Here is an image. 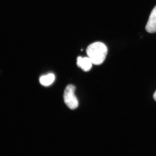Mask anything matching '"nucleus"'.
Listing matches in <instances>:
<instances>
[{
    "label": "nucleus",
    "instance_id": "nucleus-1",
    "mask_svg": "<svg viewBox=\"0 0 156 156\" xmlns=\"http://www.w3.org/2000/svg\"><path fill=\"white\" fill-rule=\"evenodd\" d=\"M108 53L106 45L100 42H95L88 46L87 53L93 64L99 65L105 60Z\"/></svg>",
    "mask_w": 156,
    "mask_h": 156
},
{
    "label": "nucleus",
    "instance_id": "nucleus-2",
    "mask_svg": "<svg viewBox=\"0 0 156 156\" xmlns=\"http://www.w3.org/2000/svg\"><path fill=\"white\" fill-rule=\"evenodd\" d=\"M76 87L73 85H69L66 88L63 94L65 104L70 109L76 108L79 105L77 98L75 95Z\"/></svg>",
    "mask_w": 156,
    "mask_h": 156
},
{
    "label": "nucleus",
    "instance_id": "nucleus-3",
    "mask_svg": "<svg viewBox=\"0 0 156 156\" xmlns=\"http://www.w3.org/2000/svg\"><path fill=\"white\" fill-rule=\"evenodd\" d=\"M145 29L149 33H156V6L151 13Z\"/></svg>",
    "mask_w": 156,
    "mask_h": 156
},
{
    "label": "nucleus",
    "instance_id": "nucleus-4",
    "mask_svg": "<svg viewBox=\"0 0 156 156\" xmlns=\"http://www.w3.org/2000/svg\"><path fill=\"white\" fill-rule=\"evenodd\" d=\"M93 64L89 57H83L79 56L77 58V65L85 72L89 71L92 67Z\"/></svg>",
    "mask_w": 156,
    "mask_h": 156
},
{
    "label": "nucleus",
    "instance_id": "nucleus-5",
    "mask_svg": "<svg viewBox=\"0 0 156 156\" xmlns=\"http://www.w3.org/2000/svg\"><path fill=\"white\" fill-rule=\"evenodd\" d=\"M55 76L54 74L50 73L47 75L43 76L40 78V83L42 85L44 86H49L51 85L54 80H55Z\"/></svg>",
    "mask_w": 156,
    "mask_h": 156
},
{
    "label": "nucleus",
    "instance_id": "nucleus-6",
    "mask_svg": "<svg viewBox=\"0 0 156 156\" xmlns=\"http://www.w3.org/2000/svg\"><path fill=\"white\" fill-rule=\"evenodd\" d=\"M153 97L154 99V100L155 101H156V91L155 92V93H154Z\"/></svg>",
    "mask_w": 156,
    "mask_h": 156
}]
</instances>
